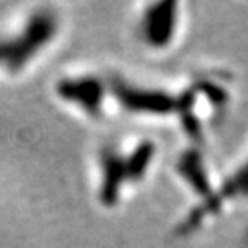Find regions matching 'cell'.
<instances>
[{
  "label": "cell",
  "mask_w": 248,
  "mask_h": 248,
  "mask_svg": "<svg viewBox=\"0 0 248 248\" xmlns=\"http://www.w3.org/2000/svg\"><path fill=\"white\" fill-rule=\"evenodd\" d=\"M188 28L186 4L169 0L148 4L136 24L140 42L148 50L162 54L183 42Z\"/></svg>",
  "instance_id": "obj_4"
},
{
  "label": "cell",
  "mask_w": 248,
  "mask_h": 248,
  "mask_svg": "<svg viewBox=\"0 0 248 248\" xmlns=\"http://www.w3.org/2000/svg\"><path fill=\"white\" fill-rule=\"evenodd\" d=\"M157 145L152 140H140L128 154L112 147L100 150V186L98 198L105 207L112 209L119 203L126 185L143 183L157 160Z\"/></svg>",
  "instance_id": "obj_3"
},
{
  "label": "cell",
  "mask_w": 248,
  "mask_h": 248,
  "mask_svg": "<svg viewBox=\"0 0 248 248\" xmlns=\"http://www.w3.org/2000/svg\"><path fill=\"white\" fill-rule=\"evenodd\" d=\"M107 92L108 85L95 76L66 78L57 85L59 97L81 107L88 116L93 117H98L102 114Z\"/></svg>",
  "instance_id": "obj_6"
},
{
  "label": "cell",
  "mask_w": 248,
  "mask_h": 248,
  "mask_svg": "<svg viewBox=\"0 0 248 248\" xmlns=\"http://www.w3.org/2000/svg\"><path fill=\"white\" fill-rule=\"evenodd\" d=\"M248 207V143L229 169L219 172L216 188L200 203L188 207L176 221L172 236L193 238Z\"/></svg>",
  "instance_id": "obj_2"
},
{
  "label": "cell",
  "mask_w": 248,
  "mask_h": 248,
  "mask_svg": "<svg viewBox=\"0 0 248 248\" xmlns=\"http://www.w3.org/2000/svg\"><path fill=\"white\" fill-rule=\"evenodd\" d=\"M57 19L48 11L36 12L19 35L0 42V64L9 71H19L40 48L54 38Z\"/></svg>",
  "instance_id": "obj_5"
},
{
  "label": "cell",
  "mask_w": 248,
  "mask_h": 248,
  "mask_svg": "<svg viewBox=\"0 0 248 248\" xmlns=\"http://www.w3.org/2000/svg\"><path fill=\"white\" fill-rule=\"evenodd\" d=\"M174 86L172 123L191 145H207L210 133L234 104V76L222 67H200L179 78Z\"/></svg>",
  "instance_id": "obj_1"
}]
</instances>
